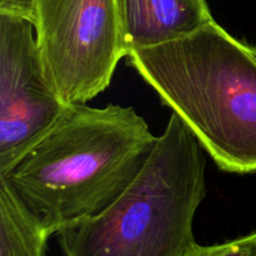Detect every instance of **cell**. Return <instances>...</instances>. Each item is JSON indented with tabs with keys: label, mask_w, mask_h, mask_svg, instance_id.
I'll return each instance as SVG.
<instances>
[{
	"label": "cell",
	"mask_w": 256,
	"mask_h": 256,
	"mask_svg": "<svg viewBox=\"0 0 256 256\" xmlns=\"http://www.w3.org/2000/svg\"><path fill=\"white\" fill-rule=\"evenodd\" d=\"M156 140L132 106L68 104L0 179L54 235L108 209L134 182Z\"/></svg>",
	"instance_id": "cell-1"
},
{
	"label": "cell",
	"mask_w": 256,
	"mask_h": 256,
	"mask_svg": "<svg viewBox=\"0 0 256 256\" xmlns=\"http://www.w3.org/2000/svg\"><path fill=\"white\" fill-rule=\"evenodd\" d=\"M126 59L220 169L256 172V45L212 20Z\"/></svg>",
	"instance_id": "cell-2"
},
{
	"label": "cell",
	"mask_w": 256,
	"mask_h": 256,
	"mask_svg": "<svg viewBox=\"0 0 256 256\" xmlns=\"http://www.w3.org/2000/svg\"><path fill=\"white\" fill-rule=\"evenodd\" d=\"M204 149L172 114L128 189L95 216L56 232L66 256H184L206 194Z\"/></svg>",
	"instance_id": "cell-3"
},
{
	"label": "cell",
	"mask_w": 256,
	"mask_h": 256,
	"mask_svg": "<svg viewBox=\"0 0 256 256\" xmlns=\"http://www.w3.org/2000/svg\"><path fill=\"white\" fill-rule=\"evenodd\" d=\"M35 38L48 79L66 104H86L125 58L116 0H36Z\"/></svg>",
	"instance_id": "cell-4"
},
{
	"label": "cell",
	"mask_w": 256,
	"mask_h": 256,
	"mask_svg": "<svg viewBox=\"0 0 256 256\" xmlns=\"http://www.w3.org/2000/svg\"><path fill=\"white\" fill-rule=\"evenodd\" d=\"M34 32L29 20L0 14V175L68 106L48 79Z\"/></svg>",
	"instance_id": "cell-5"
},
{
	"label": "cell",
	"mask_w": 256,
	"mask_h": 256,
	"mask_svg": "<svg viewBox=\"0 0 256 256\" xmlns=\"http://www.w3.org/2000/svg\"><path fill=\"white\" fill-rule=\"evenodd\" d=\"M125 58L178 39L212 19L206 0H116Z\"/></svg>",
	"instance_id": "cell-6"
},
{
	"label": "cell",
	"mask_w": 256,
	"mask_h": 256,
	"mask_svg": "<svg viewBox=\"0 0 256 256\" xmlns=\"http://www.w3.org/2000/svg\"><path fill=\"white\" fill-rule=\"evenodd\" d=\"M50 236L42 220L0 179V256H45Z\"/></svg>",
	"instance_id": "cell-7"
},
{
	"label": "cell",
	"mask_w": 256,
	"mask_h": 256,
	"mask_svg": "<svg viewBox=\"0 0 256 256\" xmlns=\"http://www.w3.org/2000/svg\"><path fill=\"white\" fill-rule=\"evenodd\" d=\"M184 256H256V232L215 245L192 244Z\"/></svg>",
	"instance_id": "cell-8"
},
{
	"label": "cell",
	"mask_w": 256,
	"mask_h": 256,
	"mask_svg": "<svg viewBox=\"0 0 256 256\" xmlns=\"http://www.w3.org/2000/svg\"><path fill=\"white\" fill-rule=\"evenodd\" d=\"M36 0H0V14L29 20L34 25Z\"/></svg>",
	"instance_id": "cell-9"
},
{
	"label": "cell",
	"mask_w": 256,
	"mask_h": 256,
	"mask_svg": "<svg viewBox=\"0 0 256 256\" xmlns=\"http://www.w3.org/2000/svg\"><path fill=\"white\" fill-rule=\"evenodd\" d=\"M64 256H66V255H64Z\"/></svg>",
	"instance_id": "cell-10"
}]
</instances>
